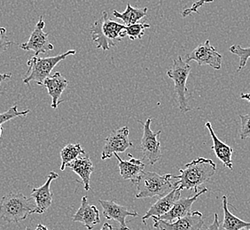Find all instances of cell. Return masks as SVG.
<instances>
[{"mask_svg": "<svg viewBox=\"0 0 250 230\" xmlns=\"http://www.w3.org/2000/svg\"><path fill=\"white\" fill-rule=\"evenodd\" d=\"M206 128H207L210 136H211L212 145L211 149L214 151V153L216 154L217 158L224 164V166L227 168H229L230 170L233 169V163H232V153H233V149L230 147L229 145L225 144L224 142H222L217 136V134H215L214 130L212 128V125L209 121L206 122Z\"/></svg>", "mask_w": 250, "mask_h": 230, "instance_id": "cell-19", "label": "cell"}, {"mask_svg": "<svg viewBox=\"0 0 250 230\" xmlns=\"http://www.w3.org/2000/svg\"><path fill=\"white\" fill-rule=\"evenodd\" d=\"M181 192L182 191L180 189L175 188L172 192H169L166 196L159 198L158 200L150 207L149 210L143 216L142 221L145 225H146V221L149 218H152L154 216L161 217L164 215L165 213H167L172 208L175 203L181 198Z\"/></svg>", "mask_w": 250, "mask_h": 230, "instance_id": "cell-14", "label": "cell"}, {"mask_svg": "<svg viewBox=\"0 0 250 230\" xmlns=\"http://www.w3.org/2000/svg\"><path fill=\"white\" fill-rule=\"evenodd\" d=\"M241 230H250V228H246V229H242Z\"/></svg>", "mask_w": 250, "mask_h": 230, "instance_id": "cell-36", "label": "cell"}, {"mask_svg": "<svg viewBox=\"0 0 250 230\" xmlns=\"http://www.w3.org/2000/svg\"><path fill=\"white\" fill-rule=\"evenodd\" d=\"M3 130H4V129H3V128H2V126L0 125V138H1L2 134H3Z\"/></svg>", "mask_w": 250, "mask_h": 230, "instance_id": "cell-35", "label": "cell"}, {"mask_svg": "<svg viewBox=\"0 0 250 230\" xmlns=\"http://www.w3.org/2000/svg\"><path fill=\"white\" fill-rule=\"evenodd\" d=\"M11 77H12V74L11 73L10 74H1L0 73V84L4 82V81H5V80L10 79Z\"/></svg>", "mask_w": 250, "mask_h": 230, "instance_id": "cell-31", "label": "cell"}, {"mask_svg": "<svg viewBox=\"0 0 250 230\" xmlns=\"http://www.w3.org/2000/svg\"><path fill=\"white\" fill-rule=\"evenodd\" d=\"M146 14H147V7L136 8L131 6L130 3L127 4V7L124 13H119L116 10L113 11L114 17H116V19L123 20L127 26L138 23L140 19L144 18Z\"/></svg>", "mask_w": 250, "mask_h": 230, "instance_id": "cell-22", "label": "cell"}, {"mask_svg": "<svg viewBox=\"0 0 250 230\" xmlns=\"http://www.w3.org/2000/svg\"><path fill=\"white\" fill-rule=\"evenodd\" d=\"M153 226L160 230H201L204 225V220L201 211H191L183 218L172 222L160 220L157 217H152Z\"/></svg>", "mask_w": 250, "mask_h": 230, "instance_id": "cell-10", "label": "cell"}, {"mask_svg": "<svg viewBox=\"0 0 250 230\" xmlns=\"http://www.w3.org/2000/svg\"><path fill=\"white\" fill-rule=\"evenodd\" d=\"M208 192L207 188H203L201 192L195 193L194 196L192 197H182L180 199H178V201L175 203V205L172 206V208L169 211L165 213L164 215L161 217H157L160 220L163 221H168V222H172L180 218H183L186 215H188V213L191 212L192 204L197 200L200 196H202V194Z\"/></svg>", "mask_w": 250, "mask_h": 230, "instance_id": "cell-15", "label": "cell"}, {"mask_svg": "<svg viewBox=\"0 0 250 230\" xmlns=\"http://www.w3.org/2000/svg\"><path fill=\"white\" fill-rule=\"evenodd\" d=\"M57 172H50L46 182L41 187L34 188L31 192V198H33L36 204L35 213L43 214L48 209L53 203V193L51 192V183L54 180L58 179Z\"/></svg>", "mask_w": 250, "mask_h": 230, "instance_id": "cell-12", "label": "cell"}, {"mask_svg": "<svg viewBox=\"0 0 250 230\" xmlns=\"http://www.w3.org/2000/svg\"><path fill=\"white\" fill-rule=\"evenodd\" d=\"M36 230H48V229H47V227H45L43 224H39V225L37 226Z\"/></svg>", "mask_w": 250, "mask_h": 230, "instance_id": "cell-34", "label": "cell"}, {"mask_svg": "<svg viewBox=\"0 0 250 230\" xmlns=\"http://www.w3.org/2000/svg\"><path fill=\"white\" fill-rule=\"evenodd\" d=\"M101 230H116V229L110 225L109 223H104V225L102 226Z\"/></svg>", "mask_w": 250, "mask_h": 230, "instance_id": "cell-32", "label": "cell"}, {"mask_svg": "<svg viewBox=\"0 0 250 230\" xmlns=\"http://www.w3.org/2000/svg\"><path fill=\"white\" fill-rule=\"evenodd\" d=\"M207 230H220V222L217 213L214 214V221L208 228Z\"/></svg>", "mask_w": 250, "mask_h": 230, "instance_id": "cell-30", "label": "cell"}, {"mask_svg": "<svg viewBox=\"0 0 250 230\" xmlns=\"http://www.w3.org/2000/svg\"><path fill=\"white\" fill-rule=\"evenodd\" d=\"M134 184L137 187L136 198H161L175 189L172 182V174L166 173L161 175L157 172L150 171L142 172Z\"/></svg>", "mask_w": 250, "mask_h": 230, "instance_id": "cell-4", "label": "cell"}, {"mask_svg": "<svg viewBox=\"0 0 250 230\" xmlns=\"http://www.w3.org/2000/svg\"><path fill=\"white\" fill-rule=\"evenodd\" d=\"M143 124V135L140 142V150L142 153L143 159L149 165H154L157 163L162 157V150L161 144L159 142V135L162 134V131L154 133L151 130L152 119L148 118L146 122L139 121Z\"/></svg>", "mask_w": 250, "mask_h": 230, "instance_id": "cell-7", "label": "cell"}, {"mask_svg": "<svg viewBox=\"0 0 250 230\" xmlns=\"http://www.w3.org/2000/svg\"><path fill=\"white\" fill-rule=\"evenodd\" d=\"M22 193L10 192L0 201V217L9 223H19L35 213L36 204Z\"/></svg>", "mask_w": 250, "mask_h": 230, "instance_id": "cell-3", "label": "cell"}, {"mask_svg": "<svg viewBox=\"0 0 250 230\" xmlns=\"http://www.w3.org/2000/svg\"><path fill=\"white\" fill-rule=\"evenodd\" d=\"M229 51L232 54L237 55L240 58V64H239V67L237 70V72H240L243 67H245L249 58H250V46L248 48H243V47H241V45L233 44L229 48Z\"/></svg>", "mask_w": 250, "mask_h": 230, "instance_id": "cell-24", "label": "cell"}, {"mask_svg": "<svg viewBox=\"0 0 250 230\" xmlns=\"http://www.w3.org/2000/svg\"><path fill=\"white\" fill-rule=\"evenodd\" d=\"M66 168H70L73 172H76L79 177L82 179L83 184L85 192L90 191V181L92 172L94 171V167L92 160L86 154L80 156L72 162L67 164Z\"/></svg>", "mask_w": 250, "mask_h": 230, "instance_id": "cell-20", "label": "cell"}, {"mask_svg": "<svg viewBox=\"0 0 250 230\" xmlns=\"http://www.w3.org/2000/svg\"><path fill=\"white\" fill-rule=\"evenodd\" d=\"M91 34L97 48L104 51L116 46L117 42H121L127 36L126 26L109 19L106 12H103L101 18L94 21L91 28Z\"/></svg>", "mask_w": 250, "mask_h": 230, "instance_id": "cell-2", "label": "cell"}, {"mask_svg": "<svg viewBox=\"0 0 250 230\" xmlns=\"http://www.w3.org/2000/svg\"><path fill=\"white\" fill-rule=\"evenodd\" d=\"M14 42L10 41L6 36V29L3 27H0V54L5 53L7 49L9 48Z\"/></svg>", "mask_w": 250, "mask_h": 230, "instance_id": "cell-28", "label": "cell"}, {"mask_svg": "<svg viewBox=\"0 0 250 230\" xmlns=\"http://www.w3.org/2000/svg\"><path fill=\"white\" fill-rule=\"evenodd\" d=\"M217 171V164L211 159L197 158L187 164L183 169L179 170L178 175H172V179L178 180L173 182L174 187L183 190H194L197 193L198 188L208 182Z\"/></svg>", "mask_w": 250, "mask_h": 230, "instance_id": "cell-1", "label": "cell"}, {"mask_svg": "<svg viewBox=\"0 0 250 230\" xmlns=\"http://www.w3.org/2000/svg\"><path fill=\"white\" fill-rule=\"evenodd\" d=\"M129 134L130 130L127 126L114 130L105 139V144L101 153V159L106 160L107 158H110L112 155L115 153H125L128 149L133 147L134 145L129 138Z\"/></svg>", "mask_w": 250, "mask_h": 230, "instance_id": "cell-9", "label": "cell"}, {"mask_svg": "<svg viewBox=\"0 0 250 230\" xmlns=\"http://www.w3.org/2000/svg\"><path fill=\"white\" fill-rule=\"evenodd\" d=\"M213 2H214V0H198L195 3L192 4L191 7L184 10L182 12V17L186 18L188 15H192V13H197L198 9L200 7H202V5L208 4V3H213Z\"/></svg>", "mask_w": 250, "mask_h": 230, "instance_id": "cell-29", "label": "cell"}, {"mask_svg": "<svg viewBox=\"0 0 250 230\" xmlns=\"http://www.w3.org/2000/svg\"><path fill=\"white\" fill-rule=\"evenodd\" d=\"M149 28L150 25L146 22H138L130 26H126V34L130 38V40L141 39L144 37L145 30Z\"/></svg>", "mask_w": 250, "mask_h": 230, "instance_id": "cell-25", "label": "cell"}, {"mask_svg": "<svg viewBox=\"0 0 250 230\" xmlns=\"http://www.w3.org/2000/svg\"><path fill=\"white\" fill-rule=\"evenodd\" d=\"M68 81L65 77L62 76L60 72L54 73L53 76L47 77L43 82V85L48 91L49 96L52 97V108L56 110L59 104L61 103L60 98L64 91L67 89Z\"/></svg>", "mask_w": 250, "mask_h": 230, "instance_id": "cell-18", "label": "cell"}, {"mask_svg": "<svg viewBox=\"0 0 250 230\" xmlns=\"http://www.w3.org/2000/svg\"><path fill=\"white\" fill-rule=\"evenodd\" d=\"M223 211H224V221L222 227L224 230H241L246 228H250V222L242 221L240 218L231 213L228 209V199L226 195L222 197Z\"/></svg>", "mask_w": 250, "mask_h": 230, "instance_id": "cell-21", "label": "cell"}, {"mask_svg": "<svg viewBox=\"0 0 250 230\" xmlns=\"http://www.w3.org/2000/svg\"><path fill=\"white\" fill-rule=\"evenodd\" d=\"M30 230V227H27V228H26V230Z\"/></svg>", "mask_w": 250, "mask_h": 230, "instance_id": "cell-37", "label": "cell"}, {"mask_svg": "<svg viewBox=\"0 0 250 230\" xmlns=\"http://www.w3.org/2000/svg\"><path fill=\"white\" fill-rule=\"evenodd\" d=\"M241 120V139L244 140L250 137V113L248 115H240Z\"/></svg>", "mask_w": 250, "mask_h": 230, "instance_id": "cell-27", "label": "cell"}, {"mask_svg": "<svg viewBox=\"0 0 250 230\" xmlns=\"http://www.w3.org/2000/svg\"><path fill=\"white\" fill-rule=\"evenodd\" d=\"M191 72V66L189 63L183 60L181 56H178L173 60L171 68L167 71L168 76L171 80H173L175 86V94L178 101V108L183 114L190 111V106L188 105L189 91L187 86L188 77Z\"/></svg>", "mask_w": 250, "mask_h": 230, "instance_id": "cell-6", "label": "cell"}, {"mask_svg": "<svg viewBox=\"0 0 250 230\" xmlns=\"http://www.w3.org/2000/svg\"><path fill=\"white\" fill-rule=\"evenodd\" d=\"M44 27L45 22L43 17L40 16V19L30 35L29 40L26 43H21L20 48L24 51H32L35 53V56H38L39 53H46L53 51L54 46L49 42V34L43 31Z\"/></svg>", "mask_w": 250, "mask_h": 230, "instance_id": "cell-11", "label": "cell"}, {"mask_svg": "<svg viewBox=\"0 0 250 230\" xmlns=\"http://www.w3.org/2000/svg\"><path fill=\"white\" fill-rule=\"evenodd\" d=\"M85 152L80 144H68L61 151L62 165L60 169L64 171L67 164L74 161L80 156L84 155Z\"/></svg>", "mask_w": 250, "mask_h": 230, "instance_id": "cell-23", "label": "cell"}, {"mask_svg": "<svg viewBox=\"0 0 250 230\" xmlns=\"http://www.w3.org/2000/svg\"><path fill=\"white\" fill-rule=\"evenodd\" d=\"M240 97L241 99L248 101L250 104V93H241Z\"/></svg>", "mask_w": 250, "mask_h": 230, "instance_id": "cell-33", "label": "cell"}, {"mask_svg": "<svg viewBox=\"0 0 250 230\" xmlns=\"http://www.w3.org/2000/svg\"><path fill=\"white\" fill-rule=\"evenodd\" d=\"M195 61L199 66H209L214 69L220 70L223 56L210 44L209 40L199 44L192 52L187 54L186 62Z\"/></svg>", "mask_w": 250, "mask_h": 230, "instance_id": "cell-8", "label": "cell"}, {"mask_svg": "<svg viewBox=\"0 0 250 230\" xmlns=\"http://www.w3.org/2000/svg\"><path fill=\"white\" fill-rule=\"evenodd\" d=\"M74 222H80L88 230H92L94 226L101 222L100 211L95 206L88 203L87 197H83L81 206L73 217Z\"/></svg>", "mask_w": 250, "mask_h": 230, "instance_id": "cell-16", "label": "cell"}, {"mask_svg": "<svg viewBox=\"0 0 250 230\" xmlns=\"http://www.w3.org/2000/svg\"><path fill=\"white\" fill-rule=\"evenodd\" d=\"M76 50H69L66 53L59 54L54 57L41 58L34 56L27 62L29 67L23 79V83L29 84L30 82H36L39 85H43V82L47 77H50L53 68L61 61L70 55H75Z\"/></svg>", "mask_w": 250, "mask_h": 230, "instance_id": "cell-5", "label": "cell"}, {"mask_svg": "<svg viewBox=\"0 0 250 230\" xmlns=\"http://www.w3.org/2000/svg\"><path fill=\"white\" fill-rule=\"evenodd\" d=\"M114 155L118 160V167H119L121 176L125 180L130 181L133 183L137 182L140 177V175L142 174V172H144L146 164L141 159L132 157L130 154L128 155L130 158V160L128 161L123 160L117 153H115Z\"/></svg>", "mask_w": 250, "mask_h": 230, "instance_id": "cell-17", "label": "cell"}, {"mask_svg": "<svg viewBox=\"0 0 250 230\" xmlns=\"http://www.w3.org/2000/svg\"><path fill=\"white\" fill-rule=\"evenodd\" d=\"M100 204L103 209V214L106 220H114L120 224V230H130L126 225V218L128 216L139 217L135 211H129L125 206L116 204L115 201L100 199Z\"/></svg>", "mask_w": 250, "mask_h": 230, "instance_id": "cell-13", "label": "cell"}, {"mask_svg": "<svg viewBox=\"0 0 250 230\" xmlns=\"http://www.w3.org/2000/svg\"><path fill=\"white\" fill-rule=\"evenodd\" d=\"M29 110H24L20 112L18 111V106L15 105V106H12L11 108H9L8 110L3 113V114H0V125L2 126V124H4L5 122H7L9 120L15 119L16 117H21V116H26L27 115H29Z\"/></svg>", "mask_w": 250, "mask_h": 230, "instance_id": "cell-26", "label": "cell"}]
</instances>
